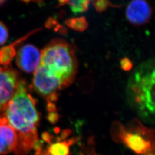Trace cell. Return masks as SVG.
Listing matches in <instances>:
<instances>
[{"label": "cell", "mask_w": 155, "mask_h": 155, "mask_svg": "<svg viewBox=\"0 0 155 155\" xmlns=\"http://www.w3.org/2000/svg\"><path fill=\"white\" fill-rule=\"evenodd\" d=\"M4 117L16 132L17 136L38 138L39 113L36 101L28 92L24 81H18L15 91L6 107Z\"/></svg>", "instance_id": "cell-1"}, {"label": "cell", "mask_w": 155, "mask_h": 155, "mask_svg": "<svg viewBox=\"0 0 155 155\" xmlns=\"http://www.w3.org/2000/svg\"><path fill=\"white\" fill-rule=\"evenodd\" d=\"M155 66L146 61L133 72L127 84V98L140 116L150 121L155 114Z\"/></svg>", "instance_id": "cell-2"}, {"label": "cell", "mask_w": 155, "mask_h": 155, "mask_svg": "<svg viewBox=\"0 0 155 155\" xmlns=\"http://www.w3.org/2000/svg\"><path fill=\"white\" fill-rule=\"evenodd\" d=\"M40 65L50 76L58 79L63 87L72 83L77 73L78 61L75 51L66 41H51L41 52Z\"/></svg>", "instance_id": "cell-3"}, {"label": "cell", "mask_w": 155, "mask_h": 155, "mask_svg": "<svg viewBox=\"0 0 155 155\" xmlns=\"http://www.w3.org/2000/svg\"><path fill=\"white\" fill-rule=\"evenodd\" d=\"M112 133L114 137L137 154H146L154 148L153 132L138 121L133 122L129 127L120 122H115L112 126Z\"/></svg>", "instance_id": "cell-4"}, {"label": "cell", "mask_w": 155, "mask_h": 155, "mask_svg": "<svg viewBox=\"0 0 155 155\" xmlns=\"http://www.w3.org/2000/svg\"><path fill=\"white\" fill-rule=\"evenodd\" d=\"M33 85L36 91L47 97L50 102H54L57 99L58 90L64 89L61 82L58 79L50 76L40 64L34 72Z\"/></svg>", "instance_id": "cell-5"}, {"label": "cell", "mask_w": 155, "mask_h": 155, "mask_svg": "<svg viewBox=\"0 0 155 155\" xmlns=\"http://www.w3.org/2000/svg\"><path fill=\"white\" fill-rule=\"evenodd\" d=\"M17 72L11 65L0 67V117H4L6 107L11 99L18 82Z\"/></svg>", "instance_id": "cell-6"}, {"label": "cell", "mask_w": 155, "mask_h": 155, "mask_svg": "<svg viewBox=\"0 0 155 155\" xmlns=\"http://www.w3.org/2000/svg\"><path fill=\"white\" fill-rule=\"evenodd\" d=\"M41 56V52L33 45H24L16 53L17 66L24 72H34L40 64Z\"/></svg>", "instance_id": "cell-7"}, {"label": "cell", "mask_w": 155, "mask_h": 155, "mask_svg": "<svg viewBox=\"0 0 155 155\" xmlns=\"http://www.w3.org/2000/svg\"><path fill=\"white\" fill-rule=\"evenodd\" d=\"M152 8L147 0H132L127 5L126 16L134 25H143L148 22L152 16Z\"/></svg>", "instance_id": "cell-8"}, {"label": "cell", "mask_w": 155, "mask_h": 155, "mask_svg": "<svg viewBox=\"0 0 155 155\" xmlns=\"http://www.w3.org/2000/svg\"><path fill=\"white\" fill-rule=\"evenodd\" d=\"M17 142V133L12 127L5 117L0 119V155L11 153Z\"/></svg>", "instance_id": "cell-9"}, {"label": "cell", "mask_w": 155, "mask_h": 155, "mask_svg": "<svg viewBox=\"0 0 155 155\" xmlns=\"http://www.w3.org/2000/svg\"><path fill=\"white\" fill-rule=\"evenodd\" d=\"M73 142V139L68 141L58 140L48 144L45 150H36L35 153L36 155H69L70 146Z\"/></svg>", "instance_id": "cell-10"}, {"label": "cell", "mask_w": 155, "mask_h": 155, "mask_svg": "<svg viewBox=\"0 0 155 155\" xmlns=\"http://www.w3.org/2000/svg\"><path fill=\"white\" fill-rule=\"evenodd\" d=\"M37 31L38 29H36V31H33V32L28 33L21 39H18L15 42L12 43L11 45H6L0 48V64L4 66L10 65L12 59L16 55V47L17 45L21 43L23 41L27 39L31 35L36 32Z\"/></svg>", "instance_id": "cell-11"}, {"label": "cell", "mask_w": 155, "mask_h": 155, "mask_svg": "<svg viewBox=\"0 0 155 155\" xmlns=\"http://www.w3.org/2000/svg\"><path fill=\"white\" fill-rule=\"evenodd\" d=\"M61 5L68 4L74 13H79L86 11L89 7L88 0H59Z\"/></svg>", "instance_id": "cell-12"}, {"label": "cell", "mask_w": 155, "mask_h": 155, "mask_svg": "<svg viewBox=\"0 0 155 155\" xmlns=\"http://www.w3.org/2000/svg\"><path fill=\"white\" fill-rule=\"evenodd\" d=\"M68 25L71 28L76 30L82 31L87 28V23L85 20L83 18H75L71 20V21H68L67 22Z\"/></svg>", "instance_id": "cell-13"}, {"label": "cell", "mask_w": 155, "mask_h": 155, "mask_svg": "<svg viewBox=\"0 0 155 155\" xmlns=\"http://www.w3.org/2000/svg\"><path fill=\"white\" fill-rule=\"evenodd\" d=\"M9 38V31L4 22L0 21V45H4Z\"/></svg>", "instance_id": "cell-14"}, {"label": "cell", "mask_w": 155, "mask_h": 155, "mask_svg": "<svg viewBox=\"0 0 155 155\" xmlns=\"http://www.w3.org/2000/svg\"><path fill=\"white\" fill-rule=\"evenodd\" d=\"M121 67L124 71H129L132 68V63L127 58H123L121 61Z\"/></svg>", "instance_id": "cell-15"}, {"label": "cell", "mask_w": 155, "mask_h": 155, "mask_svg": "<svg viewBox=\"0 0 155 155\" xmlns=\"http://www.w3.org/2000/svg\"><path fill=\"white\" fill-rule=\"evenodd\" d=\"M48 120L50 122L52 123H55L56 122L59 118V116L58 114L56 112H50L49 113V116H48Z\"/></svg>", "instance_id": "cell-16"}, {"label": "cell", "mask_w": 155, "mask_h": 155, "mask_svg": "<svg viewBox=\"0 0 155 155\" xmlns=\"http://www.w3.org/2000/svg\"><path fill=\"white\" fill-rule=\"evenodd\" d=\"M6 1L7 0H0V6L3 5Z\"/></svg>", "instance_id": "cell-17"}, {"label": "cell", "mask_w": 155, "mask_h": 155, "mask_svg": "<svg viewBox=\"0 0 155 155\" xmlns=\"http://www.w3.org/2000/svg\"><path fill=\"white\" fill-rule=\"evenodd\" d=\"M21 1L24 2H29L31 1H37L38 0H21Z\"/></svg>", "instance_id": "cell-18"}, {"label": "cell", "mask_w": 155, "mask_h": 155, "mask_svg": "<svg viewBox=\"0 0 155 155\" xmlns=\"http://www.w3.org/2000/svg\"><path fill=\"white\" fill-rule=\"evenodd\" d=\"M88 1H90V0H88Z\"/></svg>", "instance_id": "cell-19"}]
</instances>
